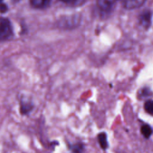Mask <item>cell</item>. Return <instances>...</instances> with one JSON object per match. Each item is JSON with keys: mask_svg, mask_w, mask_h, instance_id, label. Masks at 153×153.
<instances>
[{"mask_svg": "<svg viewBox=\"0 0 153 153\" xmlns=\"http://www.w3.org/2000/svg\"><path fill=\"white\" fill-rule=\"evenodd\" d=\"M13 35V29L10 20L4 17H0V42L11 39Z\"/></svg>", "mask_w": 153, "mask_h": 153, "instance_id": "1", "label": "cell"}, {"mask_svg": "<svg viewBox=\"0 0 153 153\" xmlns=\"http://www.w3.org/2000/svg\"><path fill=\"white\" fill-rule=\"evenodd\" d=\"M117 1V0H96V5L101 13L107 14L114 10Z\"/></svg>", "mask_w": 153, "mask_h": 153, "instance_id": "2", "label": "cell"}, {"mask_svg": "<svg viewBox=\"0 0 153 153\" xmlns=\"http://www.w3.org/2000/svg\"><path fill=\"white\" fill-rule=\"evenodd\" d=\"M79 16L76 15L65 17L59 21V26L65 29L74 28L78 25L79 22Z\"/></svg>", "mask_w": 153, "mask_h": 153, "instance_id": "3", "label": "cell"}, {"mask_svg": "<svg viewBox=\"0 0 153 153\" xmlns=\"http://www.w3.org/2000/svg\"><path fill=\"white\" fill-rule=\"evenodd\" d=\"M139 22L140 25L145 29H148L152 22V13L149 10H145L139 15Z\"/></svg>", "mask_w": 153, "mask_h": 153, "instance_id": "4", "label": "cell"}, {"mask_svg": "<svg viewBox=\"0 0 153 153\" xmlns=\"http://www.w3.org/2000/svg\"><path fill=\"white\" fill-rule=\"evenodd\" d=\"M145 1L146 0H123V5L127 10H133L142 6Z\"/></svg>", "mask_w": 153, "mask_h": 153, "instance_id": "5", "label": "cell"}, {"mask_svg": "<svg viewBox=\"0 0 153 153\" xmlns=\"http://www.w3.org/2000/svg\"><path fill=\"white\" fill-rule=\"evenodd\" d=\"M30 5L32 7L38 9L43 10L48 8L52 0H29Z\"/></svg>", "mask_w": 153, "mask_h": 153, "instance_id": "6", "label": "cell"}, {"mask_svg": "<svg viewBox=\"0 0 153 153\" xmlns=\"http://www.w3.org/2000/svg\"><path fill=\"white\" fill-rule=\"evenodd\" d=\"M33 105L30 102L26 101L24 100H21V104H20V109L21 112L23 114H26L30 112L32 109H33Z\"/></svg>", "mask_w": 153, "mask_h": 153, "instance_id": "7", "label": "cell"}, {"mask_svg": "<svg viewBox=\"0 0 153 153\" xmlns=\"http://www.w3.org/2000/svg\"><path fill=\"white\" fill-rule=\"evenodd\" d=\"M97 138L100 147L104 150L107 149V148L108 147V142L107 140L106 134L104 132H102L98 134Z\"/></svg>", "mask_w": 153, "mask_h": 153, "instance_id": "8", "label": "cell"}, {"mask_svg": "<svg viewBox=\"0 0 153 153\" xmlns=\"http://www.w3.org/2000/svg\"><path fill=\"white\" fill-rule=\"evenodd\" d=\"M140 131H141V133L142 134V135L146 139H148L152 135L153 130L149 125L144 124V125L142 126V127L140 128Z\"/></svg>", "mask_w": 153, "mask_h": 153, "instance_id": "9", "label": "cell"}, {"mask_svg": "<svg viewBox=\"0 0 153 153\" xmlns=\"http://www.w3.org/2000/svg\"><path fill=\"white\" fill-rule=\"evenodd\" d=\"M69 149L72 153H82L84 150V145L81 143H76L69 145Z\"/></svg>", "mask_w": 153, "mask_h": 153, "instance_id": "10", "label": "cell"}, {"mask_svg": "<svg viewBox=\"0 0 153 153\" xmlns=\"http://www.w3.org/2000/svg\"><path fill=\"white\" fill-rule=\"evenodd\" d=\"M144 109L147 113L153 115V100H147L144 104Z\"/></svg>", "mask_w": 153, "mask_h": 153, "instance_id": "11", "label": "cell"}, {"mask_svg": "<svg viewBox=\"0 0 153 153\" xmlns=\"http://www.w3.org/2000/svg\"><path fill=\"white\" fill-rule=\"evenodd\" d=\"M59 1L69 5H77L83 2L84 0H59Z\"/></svg>", "mask_w": 153, "mask_h": 153, "instance_id": "12", "label": "cell"}, {"mask_svg": "<svg viewBox=\"0 0 153 153\" xmlns=\"http://www.w3.org/2000/svg\"><path fill=\"white\" fill-rule=\"evenodd\" d=\"M150 94H151V91L148 88H143L141 90V92H140V94L142 96H143V97H145V96H149L150 95Z\"/></svg>", "mask_w": 153, "mask_h": 153, "instance_id": "13", "label": "cell"}, {"mask_svg": "<svg viewBox=\"0 0 153 153\" xmlns=\"http://www.w3.org/2000/svg\"><path fill=\"white\" fill-rule=\"evenodd\" d=\"M7 7L5 5H4L3 4H0V11L4 12L7 10Z\"/></svg>", "mask_w": 153, "mask_h": 153, "instance_id": "14", "label": "cell"}, {"mask_svg": "<svg viewBox=\"0 0 153 153\" xmlns=\"http://www.w3.org/2000/svg\"><path fill=\"white\" fill-rule=\"evenodd\" d=\"M2 1H3V0H0V3H1V2H2Z\"/></svg>", "mask_w": 153, "mask_h": 153, "instance_id": "15", "label": "cell"}, {"mask_svg": "<svg viewBox=\"0 0 153 153\" xmlns=\"http://www.w3.org/2000/svg\"><path fill=\"white\" fill-rule=\"evenodd\" d=\"M122 1H123V0H122Z\"/></svg>", "mask_w": 153, "mask_h": 153, "instance_id": "16", "label": "cell"}]
</instances>
